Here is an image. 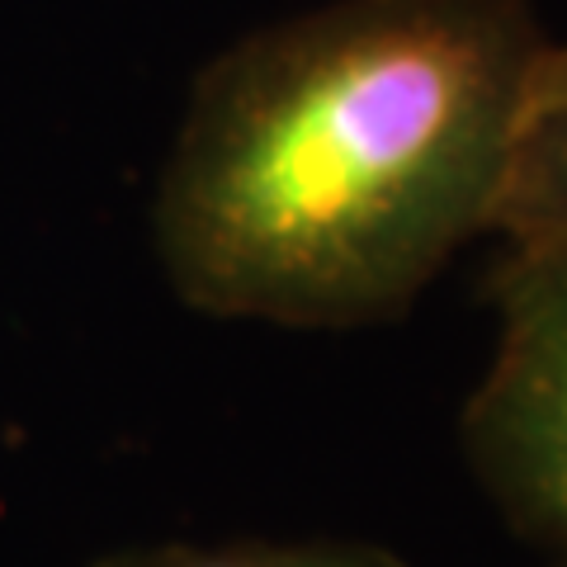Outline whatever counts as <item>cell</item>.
Returning a JSON list of instances; mask_svg holds the SVG:
<instances>
[{"label":"cell","instance_id":"cell-1","mask_svg":"<svg viewBox=\"0 0 567 567\" xmlns=\"http://www.w3.org/2000/svg\"><path fill=\"white\" fill-rule=\"evenodd\" d=\"M548 48L529 0H331L223 48L152 189L166 289L289 331L406 317L492 237Z\"/></svg>","mask_w":567,"mask_h":567},{"label":"cell","instance_id":"cell-5","mask_svg":"<svg viewBox=\"0 0 567 567\" xmlns=\"http://www.w3.org/2000/svg\"><path fill=\"white\" fill-rule=\"evenodd\" d=\"M554 567H567V558H554Z\"/></svg>","mask_w":567,"mask_h":567},{"label":"cell","instance_id":"cell-4","mask_svg":"<svg viewBox=\"0 0 567 567\" xmlns=\"http://www.w3.org/2000/svg\"><path fill=\"white\" fill-rule=\"evenodd\" d=\"M91 567H412L364 539H156L114 548Z\"/></svg>","mask_w":567,"mask_h":567},{"label":"cell","instance_id":"cell-3","mask_svg":"<svg viewBox=\"0 0 567 567\" xmlns=\"http://www.w3.org/2000/svg\"><path fill=\"white\" fill-rule=\"evenodd\" d=\"M492 237L506 246L567 241V43L558 39L525 104Z\"/></svg>","mask_w":567,"mask_h":567},{"label":"cell","instance_id":"cell-2","mask_svg":"<svg viewBox=\"0 0 567 567\" xmlns=\"http://www.w3.org/2000/svg\"><path fill=\"white\" fill-rule=\"evenodd\" d=\"M492 354L458 412L473 483L525 544L567 558V241L492 265Z\"/></svg>","mask_w":567,"mask_h":567}]
</instances>
